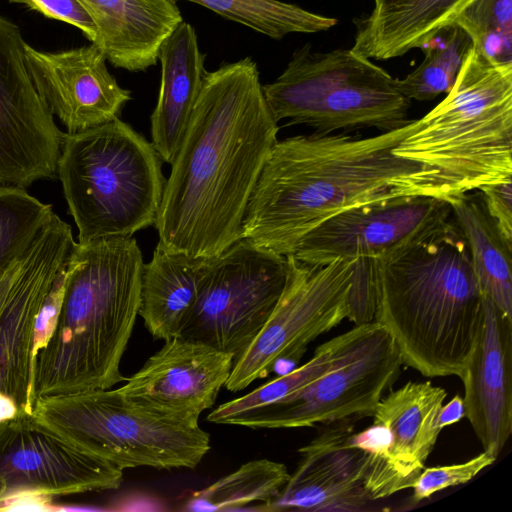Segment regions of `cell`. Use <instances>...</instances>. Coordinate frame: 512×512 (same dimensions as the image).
<instances>
[{
	"instance_id": "obj_11",
	"label": "cell",
	"mask_w": 512,
	"mask_h": 512,
	"mask_svg": "<svg viewBox=\"0 0 512 512\" xmlns=\"http://www.w3.org/2000/svg\"><path fill=\"white\" fill-rule=\"evenodd\" d=\"M400 351L388 330L365 323L353 346L325 373L296 392L241 417L236 426L298 428L373 416L396 381Z\"/></svg>"
},
{
	"instance_id": "obj_1",
	"label": "cell",
	"mask_w": 512,
	"mask_h": 512,
	"mask_svg": "<svg viewBox=\"0 0 512 512\" xmlns=\"http://www.w3.org/2000/svg\"><path fill=\"white\" fill-rule=\"evenodd\" d=\"M278 122L251 57L206 71L171 162L154 226L170 251L212 258L241 239L245 210Z\"/></svg>"
},
{
	"instance_id": "obj_29",
	"label": "cell",
	"mask_w": 512,
	"mask_h": 512,
	"mask_svg": "<svg viewBox=\"0 0 512 512\" xmlns=\"http://www.w3.org/2000/svg\"><path fill=\"white\" fill-rule=\"evenodd\" d=\"M471 46V38L461 27H447L421 48L425 52L422 63L403 79H395L398 90L419 101L447 94Z\"/></svg>"
},
{
	"instance_id": "obj_10",
	"label": "cell",
	"mask_w": 512,
	"mask_h": 512,
	"mask_svg": "<svg viewBox=\"0 0 512 512\" xmlns=\"http://www.w3.org/2000/svg\"><path fill=\"white\" fill-rule=\"evenodd\" d=\"M358 263L308 265L290 255L287 287L264 327L234 360L225 387L237 392L283 362L295 365L310 342L348 319Z\"/></svg>"
},
{
	"instance_id": "obj_25",
	"label": "cell",
	"mask_w": 512,
	"mask_h": 512,
	"mask_svg": "<svg viewBox=\"0 0 512 512\" xmlns=\"http://www.w3.org/2000/svg\"><path fill=\"white\" fill-rule=\"evenodd\" d=\"M446 200L466 239L483 293L512 318V243L488 214L480 193H463Z\"/></svg>"
},
{
	"instance_id": "obj_24",
	"label": "cell",
	"mask_w": 512,
	"mask_h": 512,
	"mask_svg": "<svg viewBox=\"0 0 512 512\" xmlns=\"http://www.w3.org/2000/svg\"><path fill=\"white\" fill-rule=\"evenodd\" d=\"M210 258H193L157 243L144 263L139 315L159 340L177 337L195 301L200 278Z\"/></svg>"
},
{
	"instance_id": "obj_35",
	"label": "cell",
	"mask_w": 512,
	"mask_h": 512,
	"mask_svg": "<svg viewBox=\"0 0 512 512\" xmlns=\"http://www.w3.org/2000/svg\"><path fill=\"white\" fill-rule=\"evenodd\" d=\"M478 190L488 214L512 243V178L486 184Z\"/></svg>"
},
{
	"instance_id": "obj_32",
	"label": "cell",
	"mask_w": 512,
	"mask_h": 512,
	"mask_svg": "<svg viewBox=\"0 0 512 512\" xmlns=\"http://www.w3.org/2000/svg\"><path fill=\"white\" fill-rule=\"evenodd\" d=\"M497 459L491 451L483 450L476 457L460 464L424 468L412 485L416 502L431 497L436 492L465 484Z\"/></svg>"
},
{
	"instance_id": "obj_21",
	"label": "cell",
	"mask_w": 512,
	"mask_h": 512,
	"mask_svg": "<svg viewBox=\"0 0 512 512\" xmlns=\"http://www.w3.org/2000/svg\"><path fill=\"white\" fill-rule=\"evenodd\" d=\"M98 29L108 62L129 72L156 65L165 39L183 21L175 0H78Z\"/></svg>"
},
{
	"instance_id": "obj_19",
	"label": "cell",
	"mask_w": 512,
	"mask_h": 512,
	"mask_svg": "<svg viewBox=\"0 0 512 512\" xmlns=\"http://www.w3.org/2000/svg\"><path fill=\"white\" fill-rule=\"evenodd\" d=\"M25 54L39 93L68 133L119 118L132 98L109 72L106 55L94 43L57 52L26 43Z\"/></svg>"
},
{
	"instance_id": "obj_2",
	"label": "cell",
	"mask_w": 512,
	"mask_h": 512,
	"mask_svg": "<svg viewBox=\"0 0 512 512\" xmlns=\"http://www.w3.org/2000/svg\"><path fill=\"white\" fill-rule=\"evenodd\" d=\"M416 124L371 137L315 132L277 141L250 195L241 238L290 256L309 231L337 213L430 196L421 166L393 152Z\"/></svg>"
},
{
	"instance_id": "obj_6",
	"label": "cell",
	"mask_w": 512,
	"mask_h": 512,
	"mask_svg": "<svg viewBox=\"0 0 512 512\" xmlns=\"http://www.w3.org/2000/svg\"><path fill=\"white\" fill-rule=\"evenodd\" d=\"M162 162L152 142L119 118L65 133L57 176L78 243L154 226L165 184Z\"/></svg>"
},
{
	"instance_id": "obj_23",
	"label": "cell",
	"mask_w": 512,
	"mask_h": 512,
	"mask_svg": "<svg viewBox=\"0 0 512 512\" xmlns=\"http://www.w3.org/2000/svg\"><path fill=\"white\" fill-rule=\"evenodd\" d=\"M473 0H374L366 17L354 19L352 50L366 58L388 60L422 48L454 24Z\"/></svg>"
},
{
	"instance_id": "obj_7",
	"label": "cell",
	"mask_w": 512,
	"mask_h": 512,
	"mask_svg": "<svg viewBox=\"0 0 512 512\" xmlns=\"http://www.w3.org/2000/svg\"><path fill=\"white\" fill-rule=\"evenodd\" d=\"M386 70L352 49H297L284 71L262 85L274 119L309 126L317 133L403 127L411 100Z\"/></svg>"
},
{
	"instance_id": "obj_31",
	"label": "cell",
	"mask_w": 512,
	"mask_h": 512,
	"mask_svg": "<svg viewBox=\"0 0 512 512\" xmlns=\"http://www.w3.org/2000/svg\"><path fill=\"white\" fill-rule=\"evenodd\" d=\"M490 60L512 63V0H473L454 22Z\"/></svg>"
},
{
	"instance_id": "obj_14",
	"label": "cell",
	"mask_w": 512,
	"mask_h": 512,
	"mask_svg": "<svg viewBox=\"0 0 512 512\" xmlns=\"http://www.w3.org/2000/svg\"><path fill=\"white\" fill-rule=\"evenodd\" d=\"M123 470L30 420L0 430V509L27 498L115 490Z\"/></svg>"
},
{
	"instance_id": "obj_12",
	"label": "cell",
	"mask_w": 512,
	"mask_h": 512,
	"mask_svg": "<svg viewBox=\"0 0 512 512\" xmlns=\"http://www.w3.org/2000/svg\"><path fill=\"white\" fill-rule=\"evenodd\" d=\"M75 240L55 213L31 243L25 264L0 313V430L30 420L36 396L33 325Z\"/></svg>"
},
{
	"instance_id": "obj_34",
	"label": "cell",
	"mask_w": 512,
	"mask_h": 512,
	"mask_svg": "<svg viewBox=\"0 0 512 512\" xmlns=\"http://www.w3.org/2000/svg\"><path fill=\"white\" fill-rule=\"evenodd\" d=\"M65 272L66 266L59 271L35 317L32 341V357L34 361L36 360L38 352L41 351L51 339L57 325L65 291Z\"/></svg>"
},
{
	"instance_id": "obj_30",
	"label": "cell",
	"mask_w": 512,
	"mask_h": 512,
	"mask_svg": "<svg viewBox=\"0 0 512 512\" xmlns=\"http://www.w3.org/2000/svg\"><path fill=\"white\" fill-rule=\"evenodd\" d=\"M53 213L25 189L0 187V270L29 248Z\"/></svg>"
},
{
	"instance_id": "obj_8",
	"label": "cell",
	"mask_w": 512,
	"mask_h": 512,
	"mask_svg": "<svg viewBox=\"0 0 512 512\" xmlns=\"http://www.w3.org/2000/svg\"><path fill=\"white\" fill-rule=\"evenodd\" d=\"M32 420L120 469L195 468L210 450L199 424L165 419L131 404L118 389L37 397Z\"/></svg>"
},
{
	"instance_id": "obj_27",
	"label": "cell",
	"mask_w": 512,
	"mask_h": 512,
	"mask_svg": "<svg viewBox=\"0 0 512 512\" xmlns=\"http://www.w3.org/2000/svg\"><path fill=\"white\" fill-rule=\"evenodd\" d=\"M289 477L283 463L269 459L252 460L193 492L184 503L183 510L234 511L246 509L251 504L264 505L279 495Z\"/></svg>"
},
{
	"instance_id": "obj_37",
	"label": "cell",
	"mask_w": 512,
	"mask_h": 512,
	"mask_svg": "<svg viewBox=\"0 0 512 512\" xmlns=\"http://www.w3.org/2000/svg\"><path fill=\"white\" fill-rule=\"evenodd\" d=\"M465 417V406L463 398L455 395L446 405H442L436 419V426L443 429L446 426L455 424Z\"/></svg>"
},
{
	"instance_id": "obj_5",
	"label": "cell",
	"mask_w": 512,
	"mask_h": 512,
	"mask_svg": "<svg viewBox=\"0 0 512 512\" xmlns=\"http://www.w3.org/2000/svg\"><path fill=\"white\" fill-rule=\"evenodd\" d=\"M393 152L419 164L429 195L445 200L512 178V63L472 45L446 97Z\"/></svg>"
},
{
	"instance_id": "obj_3",
	"label": "cell",
	"mask_w": 512,
	"mask_h": 512,
	"mask_svg": "<svg viewBox=\"0 0 512 512\" xmlns=\"http://www.w3.org/2000/svg\"><path fill=\"white\" fill-rule=\"evenodd\" d=\"M371 260L374 321L388 330L402 363L426 377L460 378L483 331L485 294L453 217Z\"/></svg>"
},
{
	"instance_id": "obj_15",
	"label": "cell",
	"mask_w": 512,
	"mask_h": 512,
	"mask_svg": "<svg viewBox=\"0 0 512 512\" xmlns=\"http://www.w3.org/2000/svg\"><path fill=\"white\" fill-rule=\"evenodd\" d=\"M452 218L447 200L400 196L333 215L309 231L293 256L308 265L375 259L440 227Z\"/></svg>"
},
{
	"instance_id": "obj_20",
	"label": "cell",
	"mask_w": 512,
	"mask_h": 512,
	"mask_svg": "<svg viewBox=\"0 0 512 512\" xmlns=\"http://www.w3.org/2000/svg\"><path fill=\"white\" fill-rule=\"evenodd\" d=\"M484 325L460 379L465 417L483 449L498 457L512 432V318L485 296Z\"/></svg>"
},
{
	"instance_id": "obj_9",
	"label": "cell",
	"mask_w": 512,
	"mask_h": 512,
	"mask_svg": "<svg viewBox=\"0 0 512 512\" xmlns=\"http://www.w3.org/2000/svg\"><path fill=\"white\" fill-rule=\"evenodd\" d=\"M290 256L240 239L210 258L178 336L231 354L258 335L290 277Z\"/></svg>"
},
{
	"instance_id": "obj_4",
	"label": "cell",
	"mask_w": 512,
	"mask_h": 512,
	"mask_svg": "<svg viewBox=\"0 0 512 512\" xmlns=\"http://www.w3.org/2000/svg\"><path fill=\"white\" fill-rule=\"evenodd\" d=\"M143 256L132 236L75 242L60 316L34 367L36 398L109 389L139 315Z\"/></svg>"
},
{
	"instance_id": "obj_33",
	"label": "cell",
	"mask_w": 512,
	"mask_h": 512,
	"mask_svg": "<svg viewBox=\"0 0 512 512\" xmlns=\"http://www.w3.org/2000/svg\"><path fill=\"white\" fill-rule=\"evenodd\" d=\"M43 16L64 22L79 29L90 43L98 40L97 26L78 0H14Z\"/></svg>"
},
{
	"instance_id": "obj_22",
	"label": "cell",
	"mask_w": 512,
	"mask_h": 512,
	"mask_svg": "<svg viewBox=\"0 0 512 512\" xmlns=\"http://www.w3.org/2000/svg\"><path fill=\"white\" fill-rule=\"evenodd\" d=\"M205 59L194 27L184 20L160 47V89L150 117L151 142L166 163L173 161L187 129L206 73Z\"/></svg>"
},
{
	"instance_id": "obj_18",
	"label": "cell",
	"mask_w": 512,
	"mask_h": 512,
	"mask_svg": "<svg viewBox=\"0 0 512 512\" xmlns=\"http://www.w3.org/2000/svg\"><path fill=\"white\" fill-rule=\"evenodd\" d=\"M357 418L324 423L307 445L279 495L251 510L351 512L370 502L364 486L366 453L351 443Z\"/></svg>"
},
{
	"instance_id": "obj_36",
	"label": "cell",
	"mask_w": 512,
	"mask_h": 512,
	"mask_svg": "<svg viewBox=\"0 0 512 512\" xmlns=\"http://www.w3.org/2000/svg\"><path fill=\"white\" fill-rule=\"evenodd\" d=\"M28 251L29 248L24 253L10 261L0 270V313L2 312L12 291V288L21 273L28 255Z\"/></svg>"
},
{
	"instance_id": "obj_16",
	"label": "cell",
	"mask_w": 512,
	"mask_h": 512,
	"mask_svg": "<svg viewBox=\"0 0 512 512\" xmlns=\"http://www.w3.org/2000/svg\"><path fill=\"white\" fill-rule=\"evenodd\" d=\"M231 354L180 336L165 341L118 391L134 406L159 417L198 425L225 386Z\"/></svg>"
},
{
	"instance_id": "obj_13",
	"label": "cell",
	"mask_w": 512,
	"mask_h": 512,
	"mask_svg": "<svg viewBox=\"0 0 512 512\" xmlns=\"http://www.w3.org/2000/svg\"><path fill=\"white\" fill-rule=\"evenodd\" d=\"M19 27L0 15V187L55 178L65 133L39 93Z\"/></svg>"
},
{
	"instance_id": "obj_28",
	"label": "cell",
	"mask_w": 512,
	"mask_h": 512,
	"mask_svg": "<svg viewBox=\"0 0 512 512\" xmlns=\"http://www.w3.org/2000/svg\"><path fill=\"white\" fill-rule=\"evenodd\" d=\"M214 11L275 40L291 33H316L337 24V19L310 12L281 0H186Z\"/></svg>"
},
{
	"instance_id": "obj_17",
	"label": "cell",
	"mask_w": 512,
	"mask_h": 512,
	"mask_svg": "<svg viewBox=\"0 0 512 512\" xmlns=\"http://www.w3.org/2000/svg\"><path fill=\"white\" fill-rule=\"evenodd\" d=\"M447 392L431 382L409 381L382 397L373 422L385 427L388 444L366 454L364 486L371 501L411 488L442 431L436 426Z\"/></svg>"
},
{
	"instance_id": "obj_26",
	"label": "cell",
	"mask_w": 512,
	"mask_h": 512,
	"mask_svg": "<svg viewBox=\"0 0 512 512\" xmlns=\"http://www.w3.org/2000/svg\"><path fill=\"white\" fill-rule=\"evenodd\" d=\"M364 324L331 338L315 349L310 360L259 386L252 392L219 405L207 416L215 424L235 425L248 413L272 404L306 386L330 369L357 341Z\"/></svg>"
}]
</instances>
